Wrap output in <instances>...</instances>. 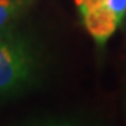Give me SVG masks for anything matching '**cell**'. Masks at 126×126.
Returning <instances> with one entry per match:
<instances>
[{"label": "cell", "instance_id": "3957f363", "mask_svg": "<svg viewBox=\"0 0 126 126\" xmlns=\"http://www.w3.org/2000/svg\"><path fill=\"white\" fill-rule=\"evenodd\" d=\"M32 0H0V33L14 28Z\"/></svg>", "mask_w": 126, "mask_h": 126}, {"label": "cell", "instance_id": "7a4b0ae2", "mask_svg": "<svg viewBox=\"0 0 126 126\" xmlns=\"http://www.w3.org/2000/svg\"><path fill=\"white\" fill-rule=\"evenodd\" d=\"M85 31L99 44L110 40L126 18V0H75Z\"/></svg>", "mask_w": 126, "mask_h": 126}, {"label": "cell", "instance_id": "277c9868", "mask_svg": "<svg viewBox=\"0 0 126 126\" xmlns=\"http://www.w3.org/2000/svg\"><path fill=\"white\" fill-rule=\"evenodd\" d=\"M44 126H71V125H65V123H61V125H44Z\"/></svg>", "mask_w": 126, "mask_h": 126}, {"label": "cell", "instance_id": "6da1fadb", "mask_svg": "<svg viewBox=\"0 0 126 126\" xmlns=\"http://www.w3.org/2000/svg\"><path fill=\"white\" fill-rule=\"evenodd\" d=\"M33 67L35 56L28 40L14 29L0 33V94L26 84Z\"/></svg>", "mask_w": 126, "mask_h": 126}]
</instances>
